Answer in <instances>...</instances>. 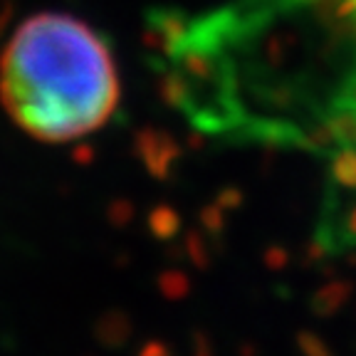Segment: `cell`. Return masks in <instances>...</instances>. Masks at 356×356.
<instances>
[{"mask_svg": "<svg viewBox=\"0 0 356 356\" xmlns=\"http://www.w3.org/2000/svg\"><path fill=\"white\" fill-rule=\"evenodd\" d=\"M119 95L111 50L92 25L67 13L28 17L0 52V104L38 141L67 144L99 131Z\"/></svg>", "mask_w": 356, "mask_h": 356, "instance_id": "obj_1", "label": "cell"}, {"mask_svg": "<svg viewBox=\"0 0 356 356\" xmlns=\"http://www.w3.org/2000/svg\"><path fill=\"white\" fill-rule=\"evenodd\" d=\"M351 297H354V282L351 280H329L327 284H322L312 295L309 312L314 317H334L337 312L344 309Z\"/></svg>", "mask_w": 356, "mask_h": 356, "instance_id": "obj_2", "label": "cell"}, {"mask_svg": "<svg viewBox=\"0 0 356 356\" xmlns=\"http://www.w3.org/2000/svg\"><path fill=\"white\" fill-rule=\"evenodd\" d=\"M297 349H300L302 356H337L332 351V346H329L319 334L309 332V329L297 332Z\"/></svg>", "mask_w": 356, "mask_h": 356, "instance_id": "obj_3", "label": "cell"}, {"mask_svg": "<svg viewBox=\"0 0 356 356\" xmlns=\"http://www.w3.org/2000/svg\"><path fill=\"white\" fill-rule=\"evenodd\" d=\"M265 265L270 267L273 273H277V270H284V267L289 265V252L284 250V248H277V245H273V248L265 252Z\"/></svg>", "mask_w": 356, "mask_h": 356, "instance_id": "obj_4", "label": "cell"}, {"mask_svg": "<svg viewBox=\"0 0 356 356\" xmlns=\"http://www.w3.org/2000/svg\"><path fill=\"white\" fill-rule=\"evenodd\" d=\"M163 289H166L171 297H181L188 289V284H186V280L181 277V275H168L166 280H163Z\"/></svg>", "mask_w": 356, "mask_h": 356, "instance_id": "obj_5", "label": "cell"}, {"mask_svg": "<svg viewBox=\"0 0 356 356\" xmlns=\"http://www.w3.org/2000/svg\"><path fill=\"white\" fill-rule=\"evenodd\" d=\"M195 356H211V346H208L206 337H198V339H195Z\"/></svg>", "mask_w": 356, "mask_h": 356, "instance_id": "obj_6", "label": "cell"}, {"mask_svg": "<svg viewBox=\"0 0 356 356\" xmlns=\"http://www.w3.org/2000/svg\"><path fill=\"white\" fill-rule=\"evenodd\" d=\"M146 356H168V351L159 344H151L149 349H146Z\"/></svg>", "mask_w": 356, "mask_h": 356, "instance_id": "obj_7", "label": "cell"}]
</instances>
